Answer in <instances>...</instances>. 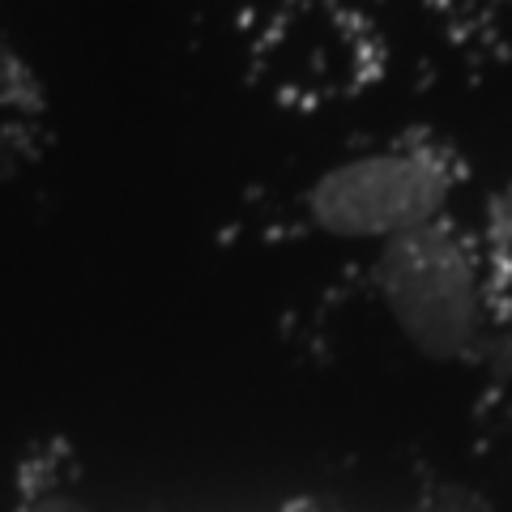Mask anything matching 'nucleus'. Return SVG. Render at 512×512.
I'll return each instance as SVG.
<instances>
[{
  "instance_id": "nucleus-1",
  "label": "nucleus",
  "mask_w": 512,
  "mask_h": 512,
  "mask_svg": "<svg viewBox=\"0 0 512 512\" xmlns=\"http://www.w3.org/2000/svg\"><path fill=\"white\" fill-rule=\"evenodd\" d=\"M457 163L427 141H393L320 167L295 192L291 214L303 235L329 244H389L448 214Z\"/></svg>"
},
{
  "instance_id": "nucleus-2",
  "label": "nucleus",
  "mask_w": 512,
  "mask_h": 512,
  "mask_svg": "<svg viewBox=\"0 0 512 512\" xmlns=\"http://www.w3.org/2000/svg\"><path fill=\"white\" fill-rule=\"evenodd\" d=\"M376 295L393 329L431 363H466L487 342L491 303L478 252L448 218L376 248Z\"/></svg>"
},
{
  "instance_id": "nucleus-3",
  "label": "nucleus",
  "mask_w": 512,
  "mask_h": 512,
  "mask_svg": "<svg viewBox=\"0 0 512 512\" xmlns=\"http://www.w3.org/2000/svg\"><path fill=\"white\" fill-rule=\"evenodd\" d=\"M56 141L52 99L39 69L0 18V192L35 171Z\"/></svg>"
},
{
  "instance_id": "nucleus-4",
  "label": "nucleus",
  "mask_w": 512,
  "mask_h": 512,
  "mask_svg": "<svg viewBox=\"0 0 512 512\" xmlns=\"http://www.w3.org/2000/svg\"><path fill=\"white\" fill-rule=\"evenodd\" d=\"M13 512H107L73 444L39 440L13 470Z\"/></svg>"
},
{
  "instance_id": "nucleus-5",
  "label": "nucleus",
  "mask_w": 512,
  "mask_h": 512,
  "mask_svg": "<svg viewBox=\"0 0 512 512\" xmlns=\"http://www.w3.org/2000/svg\"><path fill=\"white\" fill-rule=\"evenodd\" d=\"M286 512H325V508L291 504ZM384 512H491V508H487L483 495H478L474 487H466V483H427L414 495H406V500L389 504Z\"/></svg>"
}]
</instances>
